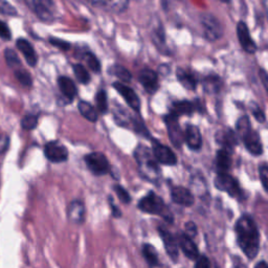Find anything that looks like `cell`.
<instances>
[{
	"label": "cell",
	"instance_id": "1",
	"mask_svg": "<svg viewBox=\"0 0 268 268\" xmlns=\"http://www.w3.org/2000/svg\"><path fill=\"white\" fill-rule=\"evenodd\" d=\"M235 231L242 251L248 259H254L260 249V234L252 218L248 215L241 216L236 222Z\"/></svg>",
	"mask_w": 268,
	"mask_h": 268
},
{
	"label": "cell",
	"instance_id": "2",
	"mask_svg": "<svg viewBox=\"0 0 268 268\" xmlns=\"http://www.w3.org/2000/svg\"><path fill=\"white\" fill-rule=\"evenodd\" d=\"M134 157L138 162L141 175L152 184L158 185L161 180L162 173L158 162L155 160L152 150L145 147L143 145L138 146L134 152Z\"/></svg>",
	"mask_w": 268,
	"mask_h": 268
},
{
	"label": "cell",
	"instance_id": "3",
	"mask_svg": "<svg viewBox=\"0 0 268 268\" xmlns=\"http://www.w3.org/2000/svg\"><path fill=\"white\" fill-rule=\"evenodd\" d=\"M139 209L147 214L160 215L170 223L173 222V215L165 205L164 200L153 192H149L139 201Z\"/></svg>",
	"mask_w": 268,
	"mask_h": 268
},
{
	"label": "cell",
	"instance_id": "4",
	"mask_svg": "<svg viewBox=\"0 0 268 268\" xmlns=\"http://www.w3.org/2000/svg\"><path fill=\"white\" fill-rule=\"evenodd\" d=\"M200 26L204 38L210 42H216L223 36V27L212 14H202L200 17Z\"/></svg>",
	"mask_w": 268,
	"mask_h": 268
},
{
	"label": "cell",
	"instance_id": "5",
	"mask_svg": "<svg viewBox=\"0 0 268 268\" xmlns=\"http://www.w3.org/2000/svg\"><path fill=\"white\" fill-rule=\"evenodd\" d=\"M84 161L89 171L96 176L106 175L110 172V165L107 157L101 152L89 153L84 157Z\"/></svg>",
	"mask_w": 268,
	"mask_h": 268
},
{
	"label": "cell",
	"instance_id": "6",
	"mask_svg": "<svg viewBox=\"0 0 268 268\" xmlns=\"http://www.w3.org/2000/svg\"><path fill=\"white\" fill-rule=\"evenodd\" d=\"M215 186L218 190L229 194L230 196L237 198L243 197V192L238 184V181L227 173L218 174L215 179Z\"/></svg>",
	"mask_w": 268,
	"mask_h": 268
},
{
	"label": "cell",
	"instance_id": "7",
	"mask_svg": "<svg viewBox=\"0 0 268 268\" xmlns=\"http://www.w3.org/2000/svg\"><path fill=\"white\" fill-rule=\"evenodd\" d=\"M44 155L50 162L54 164H61L67 162L68 150L62 143L53 141L48 142L44 146Z\"/></svg>",
	"mask_w": 268,
	"mask_h": 268
},
{
	"label": "cell",
	"instance_id": "8",
	"mask_svg": "<svg viewBox=\"0 0 268 268\" xmlns=\"http://www.w3.org/2000/svg\"><path fill=\"white\" fill-rule=\"evenodd\" d=\"M164 119L168 129L170 141H171L175 148H180L181 145L185 142V134L179 126L178 117L170 112L165 116Z\"/></svg>",
	"mask_w": 268,
	"mask_h": 268
},
{
	"label": "cell",
	"instance_id": "9",
	"mask_svg": "<svg viewBox=\"0 0 268 268\" xmlns=\"http://www.w3.org/2000/svg\"><path fill=\"white\" fill-rule=\"evenodd\" d=\"M33 11L42 21H52L55 17L56 6L54 0H31Z\"/></svg>",
	"mask_w": 268,
	"mask_h": 268
},
{
	"label": "cell",
	"instance_id": "10",
	"mask_svg": "<svg viewBox=\"0 0 268 268\" xmlns=\"http://www.w3.org/2000/svg\"><path fill=\"white\" fill-rule=\"evenodd\" d=\"M237 37L241 47L248 54H254L258 50V46L253 41L249 29L244 21H239L237 24Z\"/></svg>",
	"mask_w": 268,
	"mask_h": 268
},
{
	"label": "cell",
	"instance_id": "11",
	"mask_svg": "<svg viewBox=\"0 0 268 268\" xmlns=\"http://www.w3.org/2000/svg\"><path fill=\"white\" fill-rule=\"evenodd\" d=\"M152 152L158 163L167 166H174L177 163V157L174 152L167 146L154 140H152Z\"/></svg>",
	"mask_w": 268,
	"mask_h": 268
},
{
	"label": "cell",
	"instance_id": "12",
	"mask_svg": "<svg viewBox=\"0 0 268 268\" xmlns=\"http://www.w3.org/2000/svg\"><path fill=\"white\" fill-rule=\"evenodd\" d=\"M139 81L144 89L150 94H154L160 88V82L156 72L150 68H144L139 74Z\"/></svg>",
	"mask_w": 268,
	"mask_h": 268
},
{
	"label": "cell",
	"instance_id": "13",
	"mask_svg": "<svg viewBox=\"0 0 268 268\" xmlns=\"http://www.w3.org/2000/svg\"><path fill=\"white\" fill-rule=\"evenodd\" d=\"M112 86L121 96L124 97L126 103L133 109V110L140 111L141 101H140V97L136 93V91L121 82H114Z\"/></svg>",
	"mask_w": 268,
	"mask_h": 268
},
{
	"label": "cell",
	"instance_id": "14",
	"mask_svg": "<svg viewBox=\"0 0 268 268\" xmlns=\"http://www.w3.org/2000/svg\"><path fill=\"white\" fill-rule=\"evenodd\" d=\"M67 218L68 220L74 222L76 224H82L85 222V218H86V209H85V204L79 200H72L67 206Z\"/></svg>",
	"mask_w": 268,
	"mask_h": 268
},
{
	"label": "cell",
	"instance_id": "15",
	"mask_svg": "<svg viewBox=\"0 0 268 268\" xmlns=\"http://www.w3.org/2000/svg\"><path fill=\"white\" fill-rule=\"evenodd\" d=\"M158 231H160V235L163 239V242L166 247V251L168 252L169 257L171 258L173 261H177L178 253H179L177 240L165 226L158 227Z\"/></svg>",
	"mask_w": 268,
	"mask_h": 268
},
{
	"label": "cell",
	"instance_id": "16",
	"mask_svg": "<svg viewBox=\"0 0 268 268\" xmlns=\"http://www.w3.org/2000/svg\"><path fill=\"white\" fill-rule=\"evenodd\" d=\"M16 47L20 51V53L26 58L27 63L31 67H35L38 63V56L36 53L34 46L31 44V42L24 38H19L16 41Z\"/></svg>",
	"mask_w": 268,
	"mask_h": 268
},
{
	"label": "cell",
	"instance_id": "17",
	"mask_svg": "<svg viewBox=\"0 0 268 268\" xmlns=\"http://www.w3.org/2000/svg\"><path fill=\"white\" fill-rule=\"evenodd\" d=\"M242 140L245 145L246 149L252 155L258 156L263 153V144L258 132H255L251 129L248 133H246L245 136L242 138Z\"/></svg>",
	"mask_w": 268,
	"mask_h": 268
},
{
	"label": "cell",
	"instance_id": "18",
	"mask_svg": "<svg viewBox=\"0 0 268 268\" xmlns=\"http://www.w3.org/2000/svg\"><path fill=\"white\" fill-rule=\"evenodd\" d=\"M177 239L178 245L180 246L182 252H184L189 259L196 260L199 257L198 248L191 237H189L185 233H181L177 236Z\"/></svg>",
	"mask_w": 268,
	"mask_h": 268
},
{
	"label": "cell",
	"instance_id": "19",
	"mask_svg": "<svg viewBox=\"0 0 268 268\" xmlns=\"http://www.w3.org/2000/svg\"><path fill=\"white\" fill-rule=\"evenodd\" d=\"M58 86L61 91V93L63 94V96L67 100L68 103H71L75 100V97L78 94V89L75 82L72 81L70 78L61 76L58 78Z\"/></svg>",
	"mask_w": 268,
	"mask_h": 268
},
{
	"label": "cell",
	"instance_id": "20",
	"mask_svg": "<svg viewBox=\"0 0 268 268\" xmlns=\"http://www.w3.org/2000/svg\"><path fill=\"white\" fill-rule=\"evenodd\" d=\"M94 6H100L115 14H120L128 8L129 0H88Z\"/></svg>",
	"mask_w": 268,
	"mask_h": 268
},
{
	"label": "cell",
	"instance_id": "21",
	"mask_svg": "<svg viewBox=\"0 0 268 268\" xmlns=\"http://www.w3.org/2000/svg\"><path fill=\"white\" fill-rule=\"evenodd\" d=\"M185 142L192 150H199L202 146V138L198 127L188 125L185 131Z\"/></svg>",
	"mask_w": 268,
	"mask_h": 268
},
{
	"label": "cell",
	"instance_id": "22",
	"mask_svg": "<svg viewBox=\"0 0 268 268\" xmlns=\"http://www.w3.org/2000/svg\"><path fill=\"white\" fill-rule=\"evenodd\" d=\"M171 198L175 203L184 206H192L195 201L191 191L184 187L173 188L171 190Z\"/></svg>",
	"mask_w": 268,
	"mask_h": 268
},
{
	"label": "cell",
	"instance_id": "23",
	"mask_svg": "<svg viewBox=\"0 0 268 268\" xmlns=\"http://www.w3.org/2000/svg\"><path fill=\"white\" fill-rule=\"evenodd\" d=\"M176 77L179 83L189 90H195L197 87V78L189 69L178 67L176 70Z\"/></svg>",
	"mask_w": 268,
	"mask_h": 268
},
{
	"label": "cell",
	"instance_id": "24",
	"mask_svg": "<svg viewBox=\"0 0 268 268\" xmlns=\"http://www.w3.org/2000/svg\"><path fill=\"white\" fill-rule=\"evenodd\" d=\"M195 110H196V105H195V103L185 100L174 102L172 104L171 113L179 117L181 115H192Z\"/></svg>",
	"mask_w": 268,
	"mask_h": 268
},
{
	"label": "cell",
	"instance_id": "25",
	"mask_svg": "<svg viewBox=\"0 0 268 268\" xmlns=\"http://www.w3.org/2000/svg\"><path fill=\"white\" fill-rule=\"evenodd\" d=\"M231 166L230 155L226 149H221L217 152L216 156V167L218 174L227 173Z\"/></svg>",
	"mask_w": 268,
	"mask_h": 268
},
{
	"label": "cell",
	"instance_id": "26",
	"mask_svg": "<svg viewBox=\"0 0 268 268\" xmlns=\"http://www.w3.org/2000/svg\"><path fill=\"white\" fill-rule=\"evenodd\" d=\"M151 35H152V40H153L154 45L161 52L167 54L168 47H167V43H166V35H165L164 28L161 23L156 27H153Z\"/></svg>",
	"mask_w": 268,
	"mask_h": 268
},
{
	"label": "cell",
	"instance_id": "27",
	"mask_svg": "<svg viewBox=\"0 0 268 268\" xmlns=\"http://www.w3.org/2000/svg\"><path fill=\"white\" fill-rule=\"evenodd\" d=\"M216 139H217V142L219 144H221L225 149L234 148L237 144V137H236L235 132L229 129L226 131L218 132Z\"/></svg>",
	"mask_w": 268,
	"mask_h": 268
},
{
	"label": "cell",
	"instance_id": "28",
	"mask_svg": "<svg viewBox=\"0 0 268 268\" xmlns=\"http://www.w3.org/2000/svg\"><path fill=\"white\" fill-rule=\"evenodd\" d=\"M202 85L208 93H217L221 89L222 81L217 75H209L202 80Z\"/></svg>",
	"mask_w": 268,
	"mask_h": 268
},
{
	"label": "cell",
	"instance_id": "29",
	"mask_svg": "<svg viewBox=\"0 0 268 268\" xmlns=\"http://www.w3.org/2000/svg\"><path fill=\"white\" fill-rule=\"evenodd\" d=\"M78 109L81 115L88 119L89 121H91V123H95L97 120V117H99L95 108L86 101H80L78 104Z\"/></svg>",
	"mask_w": 268,
	"mask_h": 268
},
{
	"label": "cell",
	"instance_id": "30",
	"mask_svg": "<svg viewBox=\"0 0 268 268\" xmlns=\"http://www.w3.org/2000/svg\"><path fill=\"white\" fill-rule=\"evenodd\" d=\"M143 254L146 261L152 267H156L160 264V260H158V253L155 249V247L151 244H144L143 246Z\"/></svg>",
	"mask_w": 268,
	"mask_h": 268
},
{
	"label": "cell",
	"instance_id": "31",
	"mask_svg": "<svg viewBox=\"0 0 268 268\" xmlns=\"http://www.w3.org/2000/svg\"><path fill=\"white\" fill-rule=\"evenodd\" d=\"M110 72L118 80H120L121 83H130L132 80L131 72L121 65H113L110 68Z\"/></svg>",
	"mask_w": 268,
	"mask_h": 268
},
{
	"label": "cell",
	"instance_id": "32",
	"mask_svg": "<svg viewBox=\"0 0 268 268\" xmlns=\"http://www.w3.org/2000/svg\"><path fill=\"white\" fill-rule=\"evenodd\" d=\"M72 70H74V74L77 78V80L81 83V84H84V85H87L91 78H90V75L88 70L86 69V67H84V65L82 64H75L74 66H72Z\"/></svg>",
	"mask_w": 268,
	"mask_h": 268
},
{
	"label": "cell",
	"instance_id": "33",
	"mask_svg": "<svg viewBox=\"0 0 268 268\" xmlns=\"http://www.w3.org/2000/svg\"><path fill=\"white\" fill-rule=\"evenodd\" d=\"M95 104L97 111L102 114L107 113L108 111V99L107 93L104 89H100L95 94Z\"/></svg>",
	"mask_w": 268,
	"mask_h": 268
},
{
	"label": "cell",
	"instance_id": "34",
	"mask_svg": "<svg viewBox=\"0 0 268 268\" xmlns=\"http://www.w3.org/2000/svg\"><path fill=\"white\" fill-rule=\"evenodd\" d=\"M5 59L10 68H19L21 66V61L19 59V56L14 50H12V48H6Z\"/></svg>",
	"mask_w": 268,
	"mask_h": 268
},
{
	"label": "cell",
	"instance_id": "35",
	"mask_svg": "<svg viewBox=\"0 0 268 268\" xmlns=\"http://www.w3.org/2000/svg\"><path fill=\"white\" fill-rule=\"evenodd\" d=\"M84 60L85 62H86L87 66L89 67L90 70H92L95 74H99L101 72V62L99 61V59L96 58V56L90 52H87L84 54Z\"/></svg>",
	"mask_w": 268,
	"mask_h": 268
},
{
	"label": "cell",
	"instance_id": "36",
	"mask_svg": "<svg viewBox=\"0 0 268 268\" xmlns=\"http://www.w3.org/2000/svg\"><path fill=\"white\" fill-rule=\"evenodd\" d=\"M15 77L23 87L31 88L33 86V79L29 71L22 68H17V70L15 71Z\"/></svg>",
	"mask_w": 268,
	"mask_h": 268
},
{
	"label": "cell",
	"instance_id": "37",
	"mask_svg": "<svg viewBox=\"0 0 268 268\" xmlns=\"http://www.w3.org/2000/svg\"><path fill=\"white\" fill-rule=\"evenodd\" d=\"M38 126V115L27 114L21 119V127L23 130L31 131Z\"/></svg>",
	"mask_w": 268,
	"mask_h": 268
},
{
	"label": "cell",
	"instance_id": "38",
	"mask_svg": "<svg viewBox=\"0 0 268 268\" xmlns=\"http://www.w3.org/2000/svg\"><path fill=\"white\" fill-rule=\"evenodd\" d=\"M250 130H251V125H250V121H249L248 116L244 115V116L240 117L238 119V121H237V131H238L239 136L241 138H243Z\"/></svg>",
	"mask_w": 268,
	"mask_h": 268
},
{
	"label": "cell",
	"instance_id": "39",
	"mask_svg": "<svg viewBox=\"0 0 268 268\" xmlns=\"http://www.w3.org/2000/svg\"><path fill=\"white\" fill-rule=\"evenodd\" d=\"M0 13L11 17H15L18 15L17 10L10 3H8L7 0H0Z\"/></svg>",
	"mask_w": 268,
	"mask_h": 268
},
{
	"label": "cell",
	"instance_id": "40",
	"mask_svg": "<svg viewBox=\"0 0 268 268\" xmlns=\"http://www.w3.org/2000/svg\"><path fill=\"white\" fill-rule=\"evenodd\" d=\"M113 189H114V192H115L116 195H117L118 199H119L121 202L125 203V204L130 203V201H131V197H130V194L127 192L126 189H124L123 187L118 186V185H115V186L113 187Z\"/></svg>",
	"mask_w": 268,
	"mask_h": 268
},
{
	"label": "cell",
	"instance_id": "41",
	"mask_svg": "<svg viewBox=\"0 0 268 268\" xmlns=\"http://www.w3.org/2000/svg\"><path fill=\"white\" fill-rule=\"evenodd\" d=\"M48 41H50V43L58 48H60L61 51L63 52H68L70 50V43L68 41H65V40H62V39H59L57 37H50V39H48Z\"/></svg>",
	"mask_w": 268,
	"mask_h": 268
},
{
	"label": "cell",
	"instance_id": "42",
	"mask_svg": "<svg viewBox=\"0 0 268 268\" xmlns=\"http://www.w3.org/2000/svg\"><path fill=\"white\" fill-rule=\"evenodd\" d=\"M259 174H260V179L264 189L268 193V165L267 164H262L259 167Z\"/></svg>",
	"mask_w": 268,
	"mask_h": 268
},
{
	"label": "cell",
	"instance_id": "43",
	"mask_svg": "<svg viewBox=\"0 0 268 268\" xmlns=\"http://www.w3.org/2000/svg\"><path fill=\"white\" fill-rule=\"evenodd\" d=\"M0 38L6 41H9L12 39L11 30L8 27V24L3 20H0Z\"/></svg>",
	"mask_w": 268,
	"mask_h": 268
},
{
	"label": "cell",
	"instance_id": "44",
	"mask_svg": "<svg viewBox=\"0 0 268 268\" xmlns=\"http://www.w3.org/2000/svg\"><path fill=\"white\" fill-rule=\"evenodd\" d=\"M251 112H252L254 118L257 119L259 123H264L265 114L258 104H251Z\"/></svg>",
	"mask_w": 268,
	"mask_h": 268
},
{
	"label": "cell",
	"instance_id": "45",
	"mask_svg": "<svg viewBox=\"0 0 268 268\" xmlns=\"http://www.w3.org/2000/svg\"><path fill=\"white\" fill-rule=\"evenodd\" d=\"M10 147V138L7 134L0 132V155L5 154Z\"/></svg>",
	"mask_w": 268,
	"mask_h": 268
},
{
	"label": "cell",
	"instance_id": "46",
	"mask_svg": "<svg viewBox=\"0 0 268 268\" xmlns=\"http://www.w3.org/2000/svg\"><path fill=\"white\" fill-rule=\"evenodd\" d=\"M196 260L197 261L196 264H195V268H211V262L205 255H199Z\"/></svg>",
	"mask_w": 268,
	"mask_h": 268
},
{
	"label": "cell",
	"instance_id": "47",
	"mask_svg": "<svg viewBox=\"0 0 268 268\" xmlns=\"http://www.w3.org/2000/svg\"><path fill=\"white\" fill-rule=\"evenodd\" d=\"M108 202H109V205H110V209H111V214L114 218H119L121 217V212L120 210L117 208L116 204L114 203V200L111 196H108Z\"/></svg>",
	"mask_w": 268,
	"mask_h": 268
},
{
	"label": "cell",
	"instance_id": "48",
	"mask_svg": "<svg viewBox=\"0 0 268 268\" xmlns=\"http://www.w3.org/2000/svg\"><path fill=\"white\" fill-rule=\"evenodd\" d=\"M185 234L193 239L195 236L197 235V227H196V225H195L193 222H188L186 224V233Z\"/></svg>",
	"mask_w": 268,
	"mask_h": 268
},
{
	"label": "cell",
	"instance_id": "49",
	"mask_svg": "<svg viewBox=\"0 0 268 268\" xmlns=\"http://www.w3.org/2000/svg\"><path fill=\"white\" fill-rule=\"evenodd\" d=\"M259 76H260V79H261V82L263 84V86L268 94V72L264 69H260L259 71Z\"/></svg>",
	"mask_w": 268,
	"mask_h": 268
},
{
	"label": "cell",
	"instance_id": "50",
	"mask_svg": "<svg viewBox=\"0 0 268 268\" xmlns=\"http://www.w3.org/2000/svg\"><path fill=\"white\" fill-rule=\"evenodd\" d=\"M254 268H268V264L265 261H261L254 266Z\"/></svg>",
	"mask_w": 268,
	"mask_h": 268
},
{
	"label": "cell",
	"instance_id": "51",
	"mask_svg": "<svg viewBox=\"0 0 268 268\" xmlns=\"http://www.w3.org/2000/svg\"><path fill=\"white\" fill-rule=\"evenodd\" d=\"M235 268H247L244 264H243L242 262H239L237 264H235Z\"/></svg>",
	"mask_w": 268,
	"mask_h": 268
},
{
	"label": "cell",
	"instance_id": "52",
	"mask_svg": "<svg viewBox=\"0 0 268 268\" xmlns=\"http://www.w3.org/2000/svg\"><path fill=\"white\" fill-rule=\"evenodd\" d=\"M264 8H265V11H266L267 17H268V0H264Z\"/></svg>",
	"mask_w": 268,
	"mask_h": 268
},
{
	"label": "cell",
	"instance_id": "53",
	"mask_svg": "<svg viewBox=\"0 0 268 268\" xmlns=\"http://www.w3.org/2000/svg\"><path fill=\"white\" fill-rule=\"evenodd\" d=\"M219 2H221L223 4H229L230 3V0H219Z\"/></svg>",
	"mask_w": 268,
	"mask_h": 268
}]
</instances>
